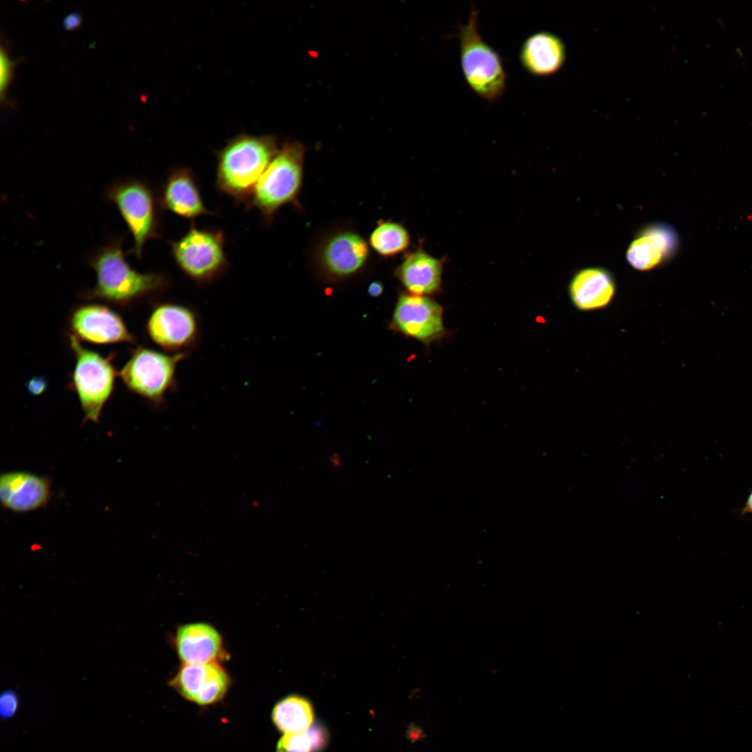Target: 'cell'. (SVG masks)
I'll return each instance as SVG.
<instances>
[{
	"label": "cell",
	"mask_w": 752,
	"mask_h": 752,
	"mask_svg": "<svg viewBox=\"0 0 752 752\" xmlns=\"http://www.w3.org/2000/svg\"><path fill=\"white\" fill-rule=\"evenodd\" d=\"M88 262L95 272L96 283L93 288L79 294L84 300H100L125 307L162 293L172 284L166 273H142L132 268L125 259L121 238L113 239L102 246Z\"/></svg>",
	"instance_id": "cell-1"
},
{
	"label": "cell",
	"mask_w": 752,
	"mask_h": 752,
	"mask_svg": "<svg viewBox=\"0 0 752 752\" xmlns=\"http://www.w3.org/2000/svg\"><path fill=\"white\" fill-rule=\"evenodd\" d=\"M271 135L238 134L217 154V189L246 207L256 185L279 152Z\"/></svg>",
	"instance_id": "cell-2"
},
{
	"label": "cell",
	"mask_w": 752,
	"mask_h": 752,
	"mask_svg": "<svg viewBox=\"0 0 752 752\" xmlns=\"http://www.w3.org/2000/svg\"><path fill=\"white\" fill-rule=\"evenodd\" d=\"M478 13L471 8L467 23L459 27L460 63L469 88L480 98L493 102L503 95L507 74L499 54L482 38Z\"/></svg>",
	"instance_id": "cell-3"
},
{
	"label": "cell",
	"mask_w": 752,
	"mask_h": 752,
	"mask_svg": "<svg viewBox=\"0 0 752 752\" xmlns=\"http://www.w3.org/2000/svg\"><path fill=\"white\" fill-rule=\"evenodd\" d=\"M189 356L138 346L130 350V357L118 376L130 391L162 408L167 403V395L178 390V365Z\"/></svg>",
	"instance_id": "cell-4"
},
{
	"label": "cell",
	"mask_w": 752,
	"mask_h": 752,
	"mask_svg": "<svg viewBox=\"0 0 752 752\" xmlns=\"http://www.w3.org/2000/svg\"><path fill=\"white\" fill-rule=\"evenodd\" d=\"M169 245L179 269L201 286L214 283L228 269L226 238L221 230L199 228L192 224L178 240L169 241Z\"/></svg>",
	"instance_id": "cell-5"
},
{
	"label": "cell",
	"mask_w": 752,
	"mask_h": 752,
	"mask_svg": "<svg viewBox=\"0 0 752 752\" xmlns=\"http://www.w3.org/2000/svg\"><path fill=\"white\" fill-rule=\"evenodd\" d=\"M68 340L75 359L68 386L78 397L84 414V422L98 423L118 375L112 363L115 354L111 353L105 357L83 347L80 340L71 334Z\"/></svg>",
	"instance_id": "cell-6"
},
{
	"label": "cell",
	"mask_w": 752,
	"mask_h": 752,
	"mask_svg": "<svg viewBox=\"0 0 752 752\" xmlns=\"http://www.w3.org/2000/svg\"><path fill=\"white\" fill-rule=\"evenodd\" d=\"M304 149L297 142L285 143L255 186L246 207L256 209L270 223L276 211L295 198L301 184Z\"/></svg>",
	"instance_id": "cell-7"
},
{
	"label": "cell",
	"mask_w": 752,
	"mask_h": 752,
	"mask_svg": "<svg viewBox=\"0 0 752 752\" xmlns=\"http://www.w3.org/2000/svg\"><path fill=\"white\" fill-rule=\"evenodd\" d=\"M105 196L116 206L132 236L131 253L141 259L146 244L162 235L157 195L145 181L129 179L111 185Z\"/></svg>",
	"instance_id": "cell-8"
},
{
	"label": "cell",
	"mask_w": 752,
	"mask_h": 752,
	"mask_svg": "<svg viewBox=\"0 0 752 752\" xmlns=\"http://www.w3.org/2000/svg\"><path fill=\"white\" fill-rule=\"evenodd\" d=\"M146 331L162 351L191 355L201 342L203 324L194 306L166 300L152 305L146 320Z\"/></svg>",
	"instance_id": "cell-9"
},
{
	"label": "cell",
	"mask_w": 752,
	"mask_h": 752,
	"mask_svg": "<svg viewBox=\"0 0 752 752\" xmlns=\"http://www.w3.org/2000/svg\"><path fill=\"white\" fill-rule=\"evenodd\" d=\"M391 328L430 345L445 336L443 308L428 296L401 295L393 313Z\"/></svg>",
	"instance_id": "cell-10"
},
{
	"label": "cell",
	"mask_w": 752,
	"mask_h": 752,
	"mask_svg": "<svg viewBox=\"0 0 752 752\" xmlns=\"http://www.w3.org/2000/svg\"><path fill=\"white\" fill-rule=\"evenodd\" d=\"M69 327L71 334L79 340L102 345L136 343L122 317L100 304L88 303L76 307L70 315Z\"/></svg>",
	"instance_id": "cell-11"
},
{
	"label": "cell",
	"mask_w": 752,
	"mask_h": 752,
	"mask_svg": "<svg viewBox=\"0 0 752 752\" xmlns=\"http://www.w3.org/2000/svg\"><path fill=\"white\" fill-rule=\"evenodd\" d=\"M157 196L161 210L186 219L216 215L207 209L198 178L189 167L178 166L169 172Z\"/></svg>",
	"instance_id": "cell-12"
},
{
	"label": "cell",
	"mask_w": 752,
	"mask_h": 752,
	"mask_svg": "<svg viewBox=\"0 0 752 752\" xmlns=\"http://www.w3.org/2000/svg\"><path fill=\"white\" fill-rule=\"evenodd\" d=\"M51 485L46 476L22 470L3 473L0 476L1 506L16 513L44 508L51 498Z\"/></svg>",
	"instance_id": "cell-13"
},
{
	"label": "cell",
	"mask_w": 752,
	"mask_h": 752,
	"mask_svg": "<svg viewBox=\"0 0 752 752\" xmlns=\"http://www.w3.org/2000/svg\"><path fill=\"white\" fill-rule=\"evenodd\" d=\"M677 245V235L669 226L651 224L641 229L632 241L626 258L637 270H651L671 258Z\"/></svg>",
	"instance_id": "cell-14"
},
{
	"label": "cell",
	"mask_w": 752,
	"mask_h": 752,
	"mask_svg": "<svg viewBox=\"0 0 752 752\" xmlns=\"http://www.w3.org/2000/svg\"><path fill=\"white\" fill-rule=\"evenodd\" d=\"M174 644L182 664L218 662L224 657L221 636L207 623L194 622L180 626Z\"/></svg>",
	"instance_id": "cell-15"
},
{
	"label": "cell",
	"mask_w": 752,
	"mask_h": 752,
	"mask_svg": "<svg viewBox=\"0 0 752 752\" xmlns=\"http://www.w3.org/2000/svg\"><path fill=\"white\" fill-rule=\"evenodd\" d=\"M519 59L528 73L537 77L548 76L563 66L565 47L556 35L548 31L536 32L523 42Z\"/></svg>",
	"instance_id": "cell-16"
},
{
	"label": "cell",
	"mask_w": 752,
	"mask_h": 752,
	"mask_svg": "<svg viewBox=\"0 0 752 752\" xmlns=\"http://www.w3.org/2000/svg\"><path fill=\"white\" fill-rule=\"evenodd\" d=\"M568 292L573 305L579 310L593 311L609 305L615 295L616 283L607 269L588 267L574 275Z\"/></svg>",
	"instance_id": "cell-17"
},
{
	"label": "cell",
	"mask_w": 752,
	"mask_h": 752,
	"mask_svg": "<svg viewBox=\"0 0 752 752\" xmlns=\"http://www.w3.org/2000/svg\"><path fill=\"white\" fill-rule=\"evenodd\" d=\"M368 254V244L360 235L343 232L333 236L325 244L321 260L329 273L344 277L358 272L365 264Z\"/></svg>",
	"instance_id": "cell-18"
},
{
	"label": "cell",
	"mask_w": 752,
	"mask_h": 752,
	"mask_svg": "<svg viewBox=\"0 0 752 752\" xmlns=\"http://www.w3.org/2000/svg\"><path fill=\"white\" fill-rule=\"evenodd\" d=\"M442 262L423 250L409 254L395 274L409 294L427 296L439 291L442 281Z\"/></svg>",
	"instance_id": "cell-19"
},
{
	"label": "cell",
	"mask_w": 752,
	"mask_h": 752,
	"mask_svg": "<svg viewBox=\"0 0 752 752\" xmlns=\"http://www.w3.org/2000/svg\"><path fill=\"white\" fill-rule=\"evenodd\" d=\"M313 713L310 703L299 696H290L274 707L272 720L285 734L307 731L313 722Z\"/></svg>",
	"instance_id": "cell-20"
},
{
	"label": "cell",
	"mask_w": 752,
	"mask_h": 752,
	"mask_svg": "<svg viewBox=\"0 0 752 752\" xmlns=\"http://www.w3.org/2000/svg\"><path fill=\"white\" fill-rule=\"evenodd\" d=\"M217 664H182L170 684L182 696L194 702L207 685Z\"/></svg>",
	"instance_id": "cell-21"
},
{
	"label": "cell",
	"mask_w": 752,
	"mask_h": 752,
	"mask_svg": "<svg viewBox=\"0 0 752 752\" xmlns=\"http://www.w3.org/2000/svg\"><path fill=\"white\" fill-rule=\"evenodd\" d=\"M409 241L407 230L400 224L391 221L379 224L370 236L371 246L384 256H393L405 251Z\"/></svg>",
	"instance_id": "cell-22"
},
{
	"label": "cell",
	"mask_w": 752,
	"mask_h": 752,
	"mask_svg": "<svg viewBox=\"0 0 752 752\" xmlns=\"http://www.w3.org/2000/svg\"><path fill=\"white\" fill-rule=\"evenodd\" d=\"M230 680L226 670L218 664L205 687L198 694L195 703L201 705L214 704L226 695Z\"/></svg>",
	"instance_id": "cell-23"
},
{
	"label": "cell",
	"mask_w": 752,
	"mask_h": 752,
	"mask_svg": "<svg viewBox=\"0 0 752 752\" xmlns=\"http://www.w3.org/2000/svg\"><path fill=\"white\" fill-rule=\"evenodd\" d=\"M17 60L10 58L6 47L3 45L0 49V99L1 103L10 104L7 98V90L14 75Z\"/></svg>",
	"instance_id": "cell-24"
},
{
	"label": "cell",
	"mask_w": 752,
	"mask_h": 752,
	"mask_svg": "<svg viewBox=\"0 0 752 752\" xmlns=\"http://www.w3.org/2000/svg\"><path fill=\"white\" fill-rule=\"evenodd\" d=\"M312 744L307 733L285 734L279 741L276 752H311Z\"/></svg>",
	"instance_id": "cell-25"
},
{
	"label": "cell",
	"mask_w": 752,
	"mask_h": 752,
	"mask_svg": "<svg viewBox=\"0 0 752 752\" xmlns=\"http://www.w3.org/2000/svg\"><path fill=\"white\" fill-rule=\"evenodd\" d=\"M18 706L17 695L12 691H6L1 696L0 707L1 714L3 718L11 717L16 712Z\"/></svg>",
	"instance_id": "cell-26"
},
{
	"label": "cell",
	"mask_w": 752,
	"mask_h": 752,
	"mask_svg": "<svg viewBox=\"0 0 752 752\" xmlns=\"http://www.w3.org/2000/svg\"><path fill=\"white\" fill-rule=\"evenodd\" d=\"M307 733L311 741L312 751L314 752L322 749L326 742V735L324 730L319 727H315L309 728Z\"/></svg>",
	"instance_id": "cell-27"
},
{
	"label": "cell",
	"mask_w": 752,
	"mask_h": 752,
	"mask_svg": "<svg viewBox=\"0 0 752 752\" xmlns=\"http://www.w3.org/2000/svg\"><path fill=\"white\" fill-rule=\"evenodd\" d=\"M26 386L30 394L40 395L46 390L47 382L42 377H33L27 382Z\"/></svg>",
	"instance_id": "cell-28"
},
{
	"label": "cell",
	"mask_w": 752,
	"mask_h": 752,
	"mask_svg": "<svg viewBox=\"0 0 752 752\" xmlns=\"http://www.w3.org/2000/svg\"><path fill=\"white\" fill-rule=\"evenodd\" d=\"M82 17L79 12L75 11L67 15L63 19V26L65 31H75L81 24Z\"/></svg>",
	"instance_id": "cell-29"
},
{
	"label": "cell",
	"mask_w": 752,
	"mask_h": 752,
	"mask_svg": "<svg viewBox=\"0 0 752 752\" xmlns=\"http://www.w3.org/2000/svg\"><path fill=\"white\" fill-rule=\"evenodd\" d=\"M384 290V286L382 283L379 281H374L371 283L368 288V292L369 295L372 297L379 296Z\"/></svg>",
	"instance_id": "cell-30"
},
{
	"label": "cell",
	"mask_w": 752,
	"mask_h": 752,
	"mask_svg": "<svg viewBox=\"0 0 752 752\" xmlns=\"http://www.w3.org/2000/svg\"><path fill=\"white\" fill-rule=\"evenodd\" d=\"M741 514H752V490L749 493L746 503L741 510Z\"/></svg>",
	"instance_id": "cell-31"
}]
</instances>
